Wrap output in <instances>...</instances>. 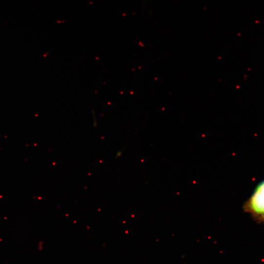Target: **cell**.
Here are the masks:
<instances>
[{"mask_svg":"<svg viewBox=\"0 0 264 264\" xmlns=\"http://www.w3.org/2000/svg\"><path fill=\"white\" fill-rule=\"evenodd\" d=\"M243 207L257 222L264 224V180L258 184Z\"/></svg>","mask_w":264,"mask_h":264,"instance_id":"cell-1","label":"cell"},{"mask_svg":"<svg viewBox=\"0 0 264 264\" xmlns=\"http://www.w3.org/2000/svg\"><path fill=\"white\" fill-rule=\"evenodd\" d=\"M121 153H122V152H118V153H117V155H116V156H117H117H120V155H121Z\"/></svg>","mask_w":264,"mask_h":264,"instance_id":"cell-2","label":"cell"}]
</instances>
